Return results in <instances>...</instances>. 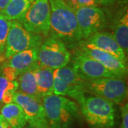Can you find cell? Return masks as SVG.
Returning <instances> with one entry per match:
<instances>
[{
    "mask_svg": "<svg viewBox=\"0 0 128 128\" xmlns=\"http://www.w3.org/2000/svg\"><path fill=\"white\" fill-rule=\"evenodd\" d=\"M50 9V34L69 47L82 41L75 11L63 0H48Z\"/></svg>",
    "mask_w": 128,
    "mask_h": 128,
    "instance_id": "obj_1",
    "label": "cell"
},
{
    "mask_svg": "<svg viewBox=\"0 0 128 128\" xmlns=\"http://www.w3.org/2000/svg\"><path fill=\"white\" fill-rule=\"evenodd\" d=\"M50 128H73L79 118L77 103L64 96L51 94L42 99Z\"/></svg>",
    "mask_w": 128,
    "mask_h": 128,
    "instance_id": "obj_2",
    "label": "cell"
},
{
    "mask_svg": "<svg viewBox=\"0 0 128 128\" xmlns=\"http://www.w3.org/2000/svg\"><path fill=\"white\" fill-rule=\"evenodd\" d=\"M81 113L92 128H113L115 120L114 103L96 96H82L78 102Z\"/></svg>",
    "mask_w": 128,
    "mask_h": 128,
    "instance_id": "obj_3",
    "label": "cell"
},
{
    "mask_svg": "<svg viewBox=\"0 0 128 128\" xmlns=\"http://www.w3.org/2000/svg\"><path fill=\"white\" fill-rule=\"evenodd\" d=\"M85 91L118 105H122L128 98L127 84L124 79L120 78H105L85 81Z\"/></svg>",
    "mask_w": 128,
    "mask_h": 128,
    "instance_id": "obj_4",
    "label": "cell"
},
{
    "mask_svg": "<svg viewBox=\"0 0 128 128\" xmlns=\"http://www.w3.org/2000/svg\"><path fill=\"white\" fill-rule=\"evenodd\" d=\"M70 58L71 54L64 41L50 34L38 49V64L54 70L66 66Z\"/></svg>",
    "mask_w": 128,
    "mask_h": 128,
    "instance_id": "obj_5",
    "label": "cell"
},
{
    "mask_svg": "<svg viewBox=\"0 0 128 128\" xmlns=\"http://www.w3.org/2000/svg\"><path fill=\"white\" fill-rule=\"evenodd\" d=\"M54 94L68 96L78 102L86 94L85 81L73 66L54 70Z\"/></svg>",
    "mask_w": 128,
    "mask_h": 128,
    "instance_id": "obj_6",
    "label": "cell"
},
{
    "mask_svg": "<svg viewBox=\"0 0 128 128\" xmlns=\"http://www.w3.org/2000/svg\"><path fill=\"white\" fill-rule=\"evenodd\" d=\"M43 37L27 31L18 21H12L6 44L5 55L9 59L15 54L28 49H38Z\"/></svg>",
    "mask_w": 128,
    "mask_h": 128,
    "instance_id": "obj_7",
    "label": "cell"
},
{
    "mask_svg": "<svg viewBox=\"0 0 128 128\" xmlns=\"http://www.w3.org/2000/svg\"><path fill=\"white\" fill-rule=\"evenodd\" d=\"M50 9L48 0H30L22 24L27 31L47 37L50 34Z\"/></svg>",
    "mask_w": 128,
    "mask_h": 128,
    "instance_id": "obj_8",
    "label": "cell"
},
{
    "mask_svg": "<svg viewBox=\"0 0 128 128\" xmlns=\"http://www.w3.org/2000/svg\"><path fill=\"white\" fill-rule=\"evenodd\" d=\"M73 67L80 78L84 81L105 78H118L81 49L76 50L74 54Z\"/></svg>",
    "mask_w": 128,
    "mask_h": 128,
    "instance_id": "obj_9",
    "label": "cell"
},
{
    "mask_svg": "<svg viewBox=\"0 0 128 128\" xmlns=\"http://www.w3.org/2000/svg\"><path fill=\"white\" fill-rule=\"evenodd\" d=\"M80 35L82 40L98 32L105 27L106 16L102 9L96 6H85L75 10Z\"/></svg>",
    "mask_w": 128,
    "mask_h": 128,
    "instance_id": "obj_10",
    "label": "cell"
},
{
    "mask_svg": "<svg viewBox=\"0 0 128 128\" xmlns=\"http://www.w3.org/2000/svg\"><path fill=\"white\" fill-rule=\"evenodd\" d=\"M13 102L22 108L26 121L32 128H50L42 102L17 90L14 93Z\"/></svg>",
    "mask_w": 128,
    "mask_h": 128,
    "instance_id": "obj_11",
    "label": "cell"
},
{
    "mask_svg": "<svg viewBox=\"0 0 128 128\" xmlns=\"http://www.w3.org/2000/svg\"><path fill=\"white\" fill-rule=\"evenodd\" d=\"M80 49L98 61L105 68L115 74L118 78L122 79L126 78L128 75L127 64L121 61L115 56L86 41L83 43Z\"/></svg>",
    "mask_w": 128,
    "mask_h": 128,
    "instance_id": "obj_12",
    "label": "cell"
},
{
    "mask_svg": "<svg viewBox=\"0 0 128 128\" xmlns=\"http://www.w3.org/2000/svg\"><path fill=\"white\" fill-rule=\"evenodd\" d=\"M85 41L113 55L121 61L127 64V56L116 41L112 34L107 32H96L86 39Z\"/></svg>",
    "mask_w": 128,
    "mask_h": 128,
    "instance_id": "obj_13",
    "label": "cell"
},
{
    "mask_svg": "<svg viewBox=\"0 0 128 128\" xmlns=\"http://www.w3.org/2000/svg\"><path fill=\"white\" fill-rule=\"evenodd\" d=\"M4 64L13 68L17 76L37 68L38 49H28L15 54Z\"/></svg>",
    "mask_w": 128,
    "mask_h": 128,
    "instance_id": "obj_14",
    "label": "cell"
},
{
    "mask_svg": "<svg viewBox=\"0 0 128 128\" xmlns=\"http://www.w3.org/2000/svg\"><path fill=\"white\" fill-rule=\"evenodd\" d=\"M37 90L43 99L54 94V69L38 64L35 70Z\"/></svg>",
    "mask_w": 128,
    "mask_h": 128,
    "instance_id": "obj_15",
    "label": "cell"
},
{
    "mask_svg": "<svg viewBox=\"0 0 128 128\" xmlns=\"http://www.w3.org/2000/svg\"><path fill=\"white\" fill-rule=\"evenodd\" d=\"M1 114L8 122L11 128H24L27 123L22 108L15 102L4 105L1 109Z\"/></svg>",
    "mask_w": 128,
    "mask_h": 128,
    "instance_id": "obj_16",
    "label": "cell"
},
{
    "mask_svg": "<svg viewBox=\"0 0 128 128\" xmlns=\"http://www.w3.org/2000/svg\"><path fill=\"white\" fill-rule=\"evenodd\" d=\"M36 68L22 73L17 77L16 80L18 82V90L42 102V98L37 90L36 81L35 78Z\"/></svg>",
    "mask_w": 128,
    "mask_h": 128,
    "instance_id": "obj_17",
    "label": "cell"
},
{
    "mask_svg": "<svg viewBox=\"0 0 128 128\" xmlns=\"http://www.w3.org/2000/svg\"><path fill=\"white\" fill-rule=\"evenodd\" d=\"M112 35L119 46L124 50L125 55L128 51V14L126 9L122 15L118 16L113 26Z\"/></svg>",
    "mask_w": 128,
    "mask_h": 128,
    "instance_id": "obj_18",
    "label": "cell"
},
{
    "mask_svg": "<svg viewBox=\"0 0 128 128\" xmlns=\"http://www.w3.org/2000/svg\"><path fill=\"white\" fill-rule=\"evenodd\" d=\"M30 4V0H12L1 14L10 21H18L22 23Z\"/></svg>",
    "mask_w": 128,
    "mask_h": 128,
    "instance_id": "obj_19",
    "label": "cell"
},
{
    "mask_svg": "<svg viewBox=\"0 0 128 128\" xmlns=\"http://www.w3.org/2000/svg\"><path fill=\"white\" fill-rule=\"evenodd\" d=\"M18 90L17 80L12 81L0 67V109L4 105L13 102L15 92Z\"/></svg>",
    "mask_w": 128,
    "mask_h": 128,
    "instance_id": "obj_20",
    "label": "cell"
},
{
    "mask_svg": "<svg viewBox=\"0 0 128 128\" xmlns=\"http://www.w3.org/2000/svg\"><path fill=\"white\" fill-rule=\"evenodd\" d=\"M12 21L0 14V64H4L7 60L5 55L6 44Z\"/></svg>",
    "mask_w": 128,
    "mask_h": 128,
    "instance_id": "obj_21",
    "label": "cell"
},
{
    "mask_svg": "<svg viewBox=\"0 0 128 128\" xmlns=\"http://www.w3.org/2000/svg\"><path fill=\"white\" fill-rule=\"evenodd\" d=\"M63 1L74 11L85 6H92L97 5L95 0H63Z\"/></svg>",
    "mask_w": 128,
    "mask_h": 128,
    "instance_id": "obj_22",
    "label": "cell"
},
{
    "mask_svg": "<svg viewBox=\"0 0 128 128\" xmlns=\"http://www.w3.org/2000/svg\"><path fill=\"white\" fill-rule=\"evenodd\" d=\"M122 124L121 128H128V105L125 104L121 107Z\"/></svg>",
    "mask_w": 128,
    "mask_h": 128,
    "instance_id": "obj_23",
    "label": "cell"
},
{
    "mask_svg": "<svg viewBox=\"0 0 128 128\" xmlns=\"http://www.w3.org/2000/svg\"><path fill=\"white\" fill-rule=\"evenodd\" d=\"M0 128H11L8 122L2 114H0Z\"/></svg>",
    "mask_w": 128,
    "mask_h": 128,
    "instance_id": "obj_24",
    "label": "cell"
},
{
    "mask_svg": "<svg viewBox=\"0 0 128 128\" xmlns=\"http://www.w3.org/2000/svg\"><path fill=\"white\" fill-rule=\"evenodd\" d=\"M116 0H98V2L100 4L104 5V6H108L114 4Z\"/></svg>",
    "mask_w": 128,
    "mask_h": 128,
    "instance_id": "obj_25",
    "label": "cell"
},
{
    "mask_svg": "<svg viewBox=\"0 0 128 128\" xmlns=\"http://www.w3.org/2000/svg\"><path fill=\"white\" fill-rule=\"evenodd\" d=\"M11 1L12 0H0V12L4 9Z\"/></svg>",
    "mask_w": 128,
    "mask_h": 128,
    "instance_id": "obj_26",
    "label": "cell"
},
{
    "mask_svg": "<svg viewBox=\"0 0 128 128\" xmlns=\"http://www.w3.org/2000/svg\"><path fill=\"white\" fill-rule=\"evenodd\" d=\"M95 2H96L97 4H99V2H98V0H95Z\"/></svg>",
    "mask_w": 128,
    "mask_h": 128,
    "instance_id": "obj_27",
    "label": "cell"
},
{
    "mask_svg": "<svg viewBox=\"0 0 128 128\" xmlns=\"http://www.w3.org/2000/svg\"><path fill=\"white\" fill-rule=\"evenodd\" d=\"M32 128V127H30V128Z\"/></svg>",
    "mask_w": 128,
    "mask_h": 128,
    "instance_id": "obj_28",
    "label": "cell"
}]
</instances>
